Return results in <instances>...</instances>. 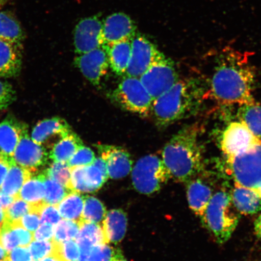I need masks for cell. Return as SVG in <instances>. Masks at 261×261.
Returning a JSON list of instances; mask_svg holds the SVG:
<instances>
[{
    "instance_id": "obj_1",
    "label": "cell",
    "mask_w": 261,
    "mask_h": 261,
    "mask_svg": "<svg viewBox=\"0 0 261 261\" xmlns=\"http://www.w3.org/2000/svg\"><path fill=\"white\" fill-rule=\"evenodd\" d=\"M255 73L247 54L225 47L215 58L207 95L225 105L255 102L253 91Z\"/></svg>"
},
{
    "instance_id": "obj_2",
    "label": "cell",
    "mask_w": 261,
    "mask_h": 261,
    "mask_svg": "<svg viewBox=\"0 0 261 261\" xmlns=\"http://www.w3.org/2000/svg\"><path fill=\"white\" fill-rule=\"evenodd\" d=\"M198 125L186 126L166 143L162 161L174 181L187 184L205 173L203 146Z\"/></svg>"
},
{
    "instance_id": "obj_3",
    "label": "cell",
    "mask_w": 261,
    "mask_h": 261,
    "mask_svg": "<svg viewBox=\"0 0 261 261\" xmlns=\"http://www.w3.org/2000/svg\"><path fill=\"white\" fill-rule=\"evenodd\" d=\"M207 96V84L198 78L179 80L153 102L152 112L156 125L165 128L195 115Z\"/></svg>"
},
{
    "instance_id": "obj_4",
    "label": "cell",
    "mask_w": 261,
    "mask_h": 261,
    "mask_svg": "<svg viewBox=\"0 0 261 261\" xmlns=\"http://www.w3.org/2000/svg\"><path fill=\"white\" fill-rule=\"evenodd\" d=\"M202 223L214 240L219 244L227 242L240 220V213L231 201L226 189L215 192L210 203L200 217Z\"/></svg>"
},
{
    "instance_id": "obj_5",
    "label": "cell",
    "mask_w": 261,
    "mask_h": 261,
    "mask_svg": "<svg viewBox=\"0 0 261 261\" xmlns=\"http://www.w3.org/2000/svg\"><path fill=\"white\" fill-rule=\"evenodd\" d=\"M224 164L234 185L255 191L261 185V140L246 151L224 158Z\"/></svg>"
},
{
    "instance_id": "obj_6",
    "label": "cell",
    "mask_w": 261,
    "mask_h": 261,
    "mask_svg": "<svg viewBox=\"0 0 261 261\" xmlns=\"http://www.w3.org/2000/svg\"><path fill=\"white\" fill-rule=\"evenodd\" d=\"M110 97L117 106L138 115L148 116L152 112L154 100L138 77L125 76Z\"/></svg>"
},
{
    "instance_id": "obj_7",
    "label": "cell",
    "mask_w": 261,
    "mask_h": 261,
    "mask_svg": "<svg viewBox=\"0 0 261 261\" xmlns=\"http://www.w3.org/2000/svg\"><path fill=\"white\" fill-rule=\"evenodd\" d=\"M170 178V174L164 163L155 155L143 156L133 169V185L140 194L155 193Z\"/></svg>"
},
{
    "instance_id": "obj_8",
    "label": "cell",
    "mask_w": 261,
    "mask_h": 261,
    "mask_svg": "<svg viewBox=\"0 0 261 261\" xmlns=\"http://www.w3.org/2000/svg\"><path fill=\"white\" fill-rule=\"evenodd\" d=\"M140 77L154 100L170 89L179 80L174 62L163 54Z\"/></svg>"
},
{
    "instance_id": "obj_9",
    "label": "cell",
    "mask_w": 261,
    "mask_h": 261,
    "mask_svg": "<svg viewBox=\"0 0 261 261\" xmlns=\"http://www.w3.org/2000/svg\"><path fill=\"white\" fill-rule=\"evenodd\" d=\"M259 141L239 120L225 127L218 139V146L224 158H228L247 151Z\"/></svg>"
},
{
    "instance_id": "obj_10",
    "label": "cell",
    "mask_w": 261,
    "mask_h": 261,
    "mask_svg": "<svg viewBox=\"0 0 261 261\" xmlns=\"http://www.w3.org/2000/svg\"><path fill=\"white\" fill-rule=\"evenodd\" d=\"M162 54L144 36L136 34L132 38V51L125 76L140 77Z\"/></svg>"
},
{
    "instance_id": "obj_11",
    "label": "cell",
    "mask_w": 261,
    "mask_h": 261,
    "mask_svg": "<svg viewBox=\"0 0 261 261\" xmlns=\"http://www.w3.org/2000/svg\"><path fill=\"white\" fill-rule=\"evenodd\" d=\"M103 22L97 16L82 19L74 31V45L77 55L103 47Z\"/></svg>"
},
{
    "instance_id": "obj_12",
    "label": "cell",
    "mask_w": 261,
    "mask_h": 261,
    "mask_svg": "<svg viewBox=\"0 0 261 261\" xmlns=\"http://www.w3.org/2000/svg\"><path fill=\"white\" fill-rule=\"evenodd\" d=\"M48 156L44 146L33 141L31 137L29 135L28 126L24 123L21 130L20 140L13 155L16 163L34 172L35 169L46 163Z\"/></svg>"
},
{
    "instance_id": "obj_13",
    "label": "cell",
    "mask_w": 261,
    "mask_h": 261,
    "mask_svg": "<svg viewBox=\"0 0 261 261\" xmlns=\"http://www.w3.org/2000/svg\"><path fill=\"white\" fill-rule=\"evenodd\" d=\"M74 64L88 81L94 86H99L110 66L109 59L103 47L87 53L78 55Z\"/></svg>"
},
{
    "instance_id": "obj_14",
    "label": "cell",
    "mask_w": 261,
    "mask_h": 261,
    "mask_svg": "<svg viewBox=\"0 0 261 261\" xmlns=\"http://www.w3.org/2000/svg\"><path fill=\"white\" fill-rule=\"evenodd\" d=\"M96 148L106 162L109 177L119 179L126 177L132 170L133 161L129 153L122 147L98 144Z\"/></svg>"
},
{
    "instance_id": "obj_15",
    "label": "cell",
    "mask_w": 261,
    "mask_h": 261,
    "mask_svg": "<svg viewBox=\"0 0 261 261\" xmlns=\"http://www.w3.org/2000/svg\"><path fill=\"white\" fill-rule=\"evenodd\" d=\"M135 22L123 13L111 15L103 22L104 45L126 40H132L136 34Z\"/></svg>"
},
{
    "instance_id": "obj_16",
    "label": "cell",
    "mask_w": 261,
    "mask_h": 261,
    "mask_svg": "<svg viewBox=\"0 0 261 261\" xmlns=\"http://www.w3.org/2000/svg\"><path fill=\"white\" fill-rule=\"evenodd\" d=\"M205 174L199 176L187 182L189 206L197 216L201 217L214 195L212 186L205 181Z\"/></svg>"
},
{
    "instance_id": "obj_17",
    "label": "cell",
    "mask_w": 261,
    "mask_h": 261,
    "mask_svg": "<svg viewBox=\"0 0 261 261\" xmlns=\"http://www.w3.org/2000/svg\"><path fill=\"white\" fill-rule=\"evenodd\" d=\"M71 132L72 130L66 120L54 117L39 122L32 130L31 138L35 143L42 145L54 139L61 140Z\"/></svg>"
},
{
    "instance_id": "obj_18",
    "label": "cell",
    "mask_w": 261,
    "mask_h": 261,
    "mask_svg": "<svg viewBox=\"0 0 261 261\" xmlns=\"http://www.w3.org/2000/svg\"><path fill=\"white\" fill-rule=\"evenodd\" d=\"M21 67V46L0 40V77L18 76Z\"/></svg>"
},
{
    "instance_id": "obj_19",
    "label": "cell",
    "mask_w": 261,
    "mask_h": 261,
    "mask_svg": "<svg viewBox=\"0 0 261 261\" xmlns=\"http://www.w3.org/2000/svg\"><path fill=\"white\" fill-rule=\"evenodd\" d=\"M109 59V65L117 74L125 75L132 51V40L115 42L103 46Z\"/></svg>"
},
{
    "instance_id": "obj_20",
    "label": "cell",
    "mask_w": 261,
    "mask_h": 261,
    "mask_svg": "<svg viewBox=\"0 0 261 261\" xmlns=\"http://www.w3.org/2000/svg\"><path fill=\"white\" fill-rule=\"evenodd\" d=\"M230 194L234 206L240 214L252 215L261 211V198L253 189L234 185Z\"/></svg>"
},
{
    "instance_id": "obj_21",
    "label": "cell",
    "mask_w": 261,
    "mask_h": 261,
    "mask_svg": "<svg viewBox=\"0 0 261 261\" xmlns=\"http://www.w3.org/2000/svg\"><path fill=\"white\" fill-rule=\"evenodd\" d=\"M24 123L11 116L0 123V150L2 152L10 156L14 155Z\"/></svg>"
},
{
    "instance_id": "obj_22",
    "label": "cell",
    "mask_w": 261,
    "mask_h": 261,
    "mask_svg": "<svg viewBox=\"0 0 261 261\" xmlns=\"http://www.w3.org/2000/svg\"><path fill=\"white\" fill-rule=\"evenodd\" d=\"M102 228L108 244H117L125 236L127 217L122 210H113L108 212L102 222Z\"/></svg>"
},
{
    "instance_id": "obj_23",
    "label": "cell",
    "mask_w": 261,
    "mask_h": 261,
    "mask_svg": "<svg viewBox=\"0 0 261 261\" xmlns=\"http://www.w3.org/2000/svg\"><path fill=\"white\" fill-rule=\"evenodd\" d=\"M83 145L80 137L72 130L55 143L49 156L55 162H68Z\"/></svg>"
},
{
    "instance_id": "obj_24",
    "label": "cell",
    "mask_w": 261,
    "mask_h": 261,
    "mask_svg": "<svg viewBox=\"0 0 261 261\" xmlns=\"http://www.w3.org/2000/svg\"><path fill=\"white\" fill-rule=\"evenodd\" d=\"M24 34L18 19L11 12L0 11V40L20 45Z\"/></svg>"
},
{
    "instance_id": "obj_25",
    "label": "cell",
    "mask_w": 261,
    "mask_h": 261,
    "mask_svg": "<svg viewBox=\"0 0 261 261\" xmlns=\"http://www.w3.org/2000/svg\"><path fill=\"white\" fill-rule=\"evenodd\" d=\"M33 171L22 167L15 162L11 165L1 191L9 195L18 197L19 191L26 181L32 176Z\"/></svg>"
},
{
    "instance_id": "obj_26",
    "label": "cell",
    "mask_w": 261,
    "mask_h": 261,
    "mask_svg": "<svg viewBox=\"0 0 261 261\" xmlns=\"http://www.w3.org/2000/svg\"><path fill=\"white\" fill-rule=\"evenodd\" d=\"M85 197L77 192H71L57 204L61 216L64 219L80 222L84 210Z\"/></svg>"
},
{
    "instance_id": "obj_27",
    "label": "cell",
    "mask_w": 261,
    "mask_h": 261,
    "mask_svg": "<svg viewBox=\"0 0 261 261\" xmlns=\"http://www.w3.org/2000/svg\"><path fill=\"white\" fill-rule=\"evenodd\" d=\"M80 230L75 240L79 246L91 247L97 244H108L102 226L93 222L81 221Z\"/></svg>"
},
{
    "instance_id": "obj_28",
    "label": "cell",
    "mask_w": 261,
    "mask_h": 261,
    "mask_svg": "<svg viewBox=\"0 0 261 261\" xmlns=\"http://www.w3.org/2000/svg\"><path fill=\"white\" fill-rule=\"evenodd\" d=\"M239 106L238 119L245 123L256 138L261 140V106L256 102Z\"/></svg>"
},
{
    "instance_id": "obj_29",
    "label": "cell",
    "mask_w": 261,
    "mask_h": 261,
    "mask_svg": "<svg viewBox=\"0 0 261 261\" xmlns=\"http://www.w3.org/2000/svg\"><path fill=\"white\" fill-rule=\"evenodd\" d=\"M45 189L43 174L29 179L22 186L18 197L31 204L45 203Z\"/></svg>"
},
{
    "instance_id": "obj_30",
    "label": "cell",
    "mask_w": 261,
    "mask_h": 261,
    "mask_svg": "<svg viewBox=\"0 0 261 261\" xmlns=\"http://www.w3.org/2000/svg\"><path fill=\"white\" fill-rule=\"evenodd\" d=\"M107 213L105 205L99 199L91 196L85 197L81 221L99 224L105 219Z\"/></svg>"
},
{
    "instance_id": "obj_31",
    "label": "cell",
    "mask_w": 261,
    "mask_h": 261,
    "mask_svg": "<svg viewBox=\"0 0 261 261\" xmlns=\"http://www.w3.org/2000/svg\"><path fill=\"white\" fill-rule=\"evenodd\" d=\"M53 241V251L51 254L63 261H77L81 254L79 245L76 240H70L60 243Z\"/></svg>"
},
{
    "instance_id": "obj_32",
    "label": "cell",
    "mask_w": 261,
    "mask_h": 261,
    "mask_svg": "<svg viewBox=\"0 0 261 261\" xmlns=\"http://www.w3.org/2000/svg\"><path fill=\"white\" fill-rule=\"evenodd\" d=\"M71 168L67 162H55L49 166L43 174L45 177L57 181L64 187L71 190Z\"/></svg>"
},
{
    "instance_id": "obj_33",
    "label": "cell",
    "mask_w": 261,
    "mask_h": 261,
    "mask_svg": "<svg viewBox=\"0 0 261 261\" xmlns=\"http://www.w3.org/2000/svg\"><path fill=\"white\" fill-rule=\"evenodd\" d=\"M43 175L45 189L44 201L45 204L57 205L68 194H70L71 192H73L59 184L57 181L45 177L44 174Z\"/></svg>"
},
{
    "instance_id": "obj_34",
    "label": "cell",
    "mask_w": 261,
    "mask_h": 261,
    "mask_svg": "<svg viewBox=\"0 0 261 261\" xmlns=\"http://www.w3.org/2000/svg\"><path fill=\"white\" fill-rule=\"evenodd\" d=\"M123 258L119 249L108 244H101L91 248L88 261H120Z\"/></svg>"
},
{
    "instance_id": "obj_35",
    "label": "cell",
    "mask_w": 261,
    "mask_h": 261,
    "mask_svg": "<svg viewBox=\"0 0 261 261\" xmlns=\"http://www.w3.org/2000/svg\"><path fill=\"white\" fill-rule=\"evenodd\" d=\"M32 204L18 197L14 203L5 210L6 215L5 224L9 226L20 225L19 221L21 218L30 212L32 210Z\"/></svg>"
},
{
    "instance_id": "obj_36",
    "label": "cell",
    "mask_w": 261,
    "mask_h": 261,
    "mask_svg": "<svg viewBox=\"0 0 261 261\" xmlns=\"http://www.w3.org/2000/svg\"><path fill=\"white\" fill-rule=\"evenodd\" d=\"M80 230V222L66 219L61 220L55 225L53 240L62 243L65 241L75 239Z\"/></svg>"
},
{
    "instance_id": "obj_37",
    "label": "cell",
    "mask_w": 261,
    "mask_h": 261,
    "mask_svg": "<svg viewBox=\"0 0 261 261\" xmlns=\"http://www.w3.org/2000/svg\"><path fill=\"white\" fill-rule=\"evenodd\" d=\"M0 244L8 253L16 247L21 246L18 226L4 225L0 232Z\"/></svg>"
},
{
    "instance_id": "obj_38",
    "label": "cell",
    "mask_w": 261,
    "mask_h": 261,
    "mask_svg": "<svg viewBox=\"0 0 261 261\" xmlns=\"http://www.w3.org/2000/svg\"><path fill=\"white\" fill-rule=\"evenodd\" d=\"M84 177L86 184L92 192L99 190L108 179L102 172L93 164L86 166Z\"/></svg>"
},
{
    "instance_id": "obj_39",
    "label": "cell",
    "mask_w": 261,
    "mask_h": 261,
    "mask_svg": "<svg viewBox=\"0 0 261 261\" xmlns=\"http://www.w3.org/2000/svg\"><path fill=\"white\" fill-rule=\"evenodd\" d=\"M95 154L89 147L84 145L80 147L67 162L71 168L75 166H89L93 164L95 160Z\"/></svg>"
},
{
    "instance_id": "obj_40",
    "label": "cell",
    "mask_w": 261,
    "mask_h": 261,
    "mask_svg": "<svg viewBox=\"0 0 261 261\" xmlns=\"http://www.w3.org/2000/svg\"><path fill=\"white\" fill-rule=\"evenodd\" d=\"M85 169H86V166H84L71 168V185L72 191L80 192V193L92 192L85 180Z\"/></svg>"
},
{
    "instance_id": "obj_41",
    "label": "cell",
    "mask_w": 261,
    "mask_h": 261,
    "mask_svg": "<svg viewBox=\"0 0 261 261\" xmlns=\"http://www.w3.org/2000/svg\"><path fill=\"white\" fill-rule=\"evenodd\" d=\"M29 250L35 261H40L51 254L53 251V241H35L31 243Z\"/></svg>"
},
{
    "instance_id": "obj_42",
    "label": "cell",
    "mask_w": 261,
    "mask_h": 261,
    "mask_svg": "<svg viewBox=\"0 0 261 261\" xmlns=\"http://www.w3.org/2000/svg\"><path fill=\"white\" fill-rule=\"evenodd\" d=\"M16 93L8 82L0 81V110L6 109L16 100Z\"/></svg>"
},
{
    "instance_id": "obj_43",
    "label": "cell",
    "mask_w": 261,
    "mask_h": 261,
    "mask_svg": "<svg viewBox=\"0 0 261 261\" xmlns=\"http://www.w3.org/2000/svg\"><path fill=\"white\" fill-rule=\"evenodd\" d=\"M41 218L42 223H50L54 226L57 225L61 220L57 205L45 204L41 212Z\"/></svg>"
},
{
    "instance_id": "obj_44",
    "label": "cell",
    "mask_w": 261,
    "mask_h": 261,
    "mask_svg": "<svg viewBox=\"0 0 261 261\" xmlns=\"http://www.w3.org/2000/svg\"><path fill=\"white\" fill-rule=\"evenodd\" d=\"M9 261H35L28 247L15 248L6 257Z\"/></svg>"
},
{
    "instance_id": "obj_45",
    "label": "cell",
    "mask_w": 261,
    "mask_h": 261,
    "mask_svg": "<svg viewBox=\"0 0 261 261\" xmlns=\"http://www.w3.org/2000/svg\"><path fill=\"white\" fill-rule=\"evenodd\" d=\"M54 226L50 223H42L34 234V239L37 241H51L54 237Z\"/></svg>"
},
{
    "instance_id": "obj_46",
    "label": "cell",
    "mask_w": 261,
    "mask_h": 261,
    "mask_svg": "<svg viewBox=\"0 0 261 261\" xmlns=\"http://www.w3.org/2000/svg\"><path fill=\"white\" fill-rule=\"evenodd\" d=\"M14 162L13 156L6 154L2 151L0 152V187L6 176L7 175L10 168Z\"/></svg>"
},
{
    "instance_id": "obj_47",
    "label": "cell",
    "mask_w": 261,
    "mask_h": 261,
    "mask_svg": "<svg viewBox=\"0 0 261 261\" xmlns=\"http://www.w3.org/2000/svg\"><path fill=\"white\" fill-rule=\"evenodd\" d=\"M18 197L9 195L0 191V207L6 210Z\"/></svg>"
},
{
    "instance_id": "obj_48",
    "label": "cell",
    "mask_w": 261,
    "mask_h": 261,
    "mask_svg": "<svg viewBox=\"0 0 261 261\" xmlns=\"http://www.w3.org/2000/svg\"><path fill=\"white\" fill-rule=\"evenodd\" d=\"M93 165L97 166L98 168L102 172L104 175L108 178H109V174H108L107 167L106 163L102 158H97L94 160Z\"/></svg>"
},
{
    "instance_id": "obj_49",
    "label": "cell",
    "mask_w": 261,
    "mask_h": 261,
    "mask_svg": "<svg viewBox=\"0 0 261 261\" xmlns=\"http://www.w3.org/2000/svg\"><path fill=\"white\" fill-rule=\"evenodd\" d=\"M254 231L256 236L261 239V214L254 222Z\"/></svg>"
},
{
    "instance_id": "obj_50",
    "label": "cell",
    "mask_w": 261,
    "mask_h": 261,
    "mask_svg": "<svg viewBox=\"0 0 261 261\" xmlns=\"http://www.w3.org/2000/svg\"><path fill=\"white\" fill-rule=\"evenodd\" d=\"M6 221V215H5V211L3 210V208L0 207V232L4 226L5 223Z\"/></svg>"
},
{
    "instance_id": "obj_51",
    "label": "cell",
    "mask_w": 261,
    "mask_h": 261,
    "mask_svg": "<svg viewBox=\"0 0 261 261\" xmlns=\"http://www.w3.org/2000/svg\"><path fill=\"white\" fill-rule=\"evenodd\" d=\"M40 261H63V260L59 258V257L55 256L54 254H50L46 257H44Z\"/></svg>"
},
{
    "instance_id": "obj_52",
    "label": "cell",
    "mask_w": 261,
    "mask_h": 261,
    "mask_svg": "<svg viewBox=\"0 0 261 261\" xmlns=\"http://www.w3.org/2000/svg\"><path fill=\"white\" fill-rule=\"evenodd\" d=\"M8 253L4 249L1 244H0V260L6 258V257L7 256Z\"/></svg>"
},
{
    "instance_id": "obj_53",
    "label": "cell",
    "mask_w": 261,
    "mask_h": 261,
    "mask_svg": "<svg viewBox=\"0 0 261 261\" xmlns=\"http://www.w3.org/2000/svg\"><path fill=\"white\" fill-rule=\"evenodd\" d=\"M9 1V0H0V8H2V6L6 4Z\"/></svg>"
},
{
    "instance_id": "obj_54",
    "label": "cell",
    "mask_w": 261,
    "mask_h": 261,
    "mask_svg": "<svg viewBox=\"0 0 261 261\" xmlns=\"http://www.w3.org/2000/svg\"><path fill=\"white\" fill-rule=\"evenodd\" d=\"M255 191L257 194H258V195L260 196V197L261 198V185L256 189Z\"/></svg>"
},
{
    "instance_id": "obj_55",
    "label": "cell",
    "mask_w": 261,
    "mask_h": 261,
    "mask_svg": "<svg viewBox=\"0 0 261 261\" xmlns=\"http://www.w3.org/2000/svg\"><path fill=\"white\" fill-rule=\"evenodd\" d=\"M0 261H9V260L5 258V259H2V260H1Z\"/></svg>"
},
{
    "instance_id": "obj_56",
    "label": "cell",
    "mask_w": 261,
    "mask_h": 261,
    "mask_svg": "<svg viewBox=\"0 0 261 261\" xmlns=\"http://www.w3.org/2000/svg\"><path fill=\"white\" fill-rule=\"evenodd\" d=\"M120 261H128L126 259H125V258H123L122 260H120Z\"/></svg>"
}]
</instances>
